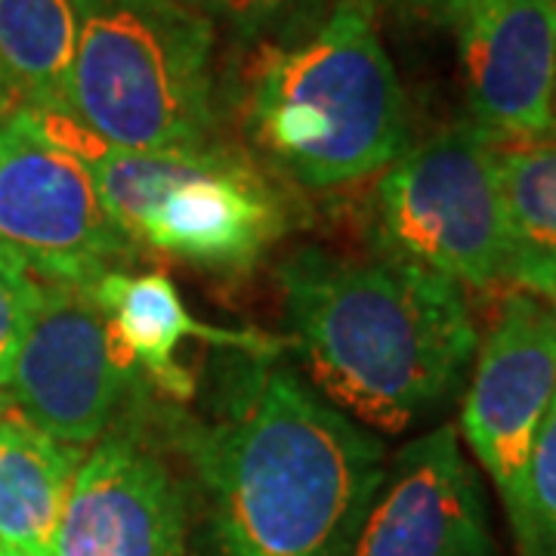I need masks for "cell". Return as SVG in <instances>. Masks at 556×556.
<instances>
[{"mask_svg":"<svg viewBox=\"0 0 556 556\" xmlns=\"http://www.w3.org/2000/svg\"><path fill=\"white\" fill-rule=\"evenodd\" d=\"M269 358L248 356L214 424L167 417L201 495L204 556H346L387 448Z\"/></svg>","mask_w":556,"mask_h":556,"instance_id":"1","label":"cell"},{"mask_svg":"<svg viewBox=\"0 0 556 556\" xmlns=\"http://www.w3.org/2000/svg\"><path fill=\"white\" fill-rule=\"evenodd\" d=\"M371 236L383 257L464 291L495 288L507 263L495 139L477 124H455L412 146L380 174Z\"/></svg>","mask_w":556,"mask_h":556,"instance_id":"6","label":"cell"},{"mask_svg":"<svg viewBox=\"0 0 556 556\" xmlns=\"http://www.w3.org/2000/svg\"><path fill=\"white\" fill-rule=\"evenodd\" d=\"M346 556H497L485 489L455 427L417 437L387 464Z\"/></svg>","mask_w":556,"mask_h":556,"instance_id":"12","label":"cell"},{"mask_svg":"<svg viewBox=\"0 0 556 556\" xmlns=\"http://www.w3.org/2000/svg\"><path fill=\"white\" fill-rule=\"evenodd\" d=\"M514 541L519 556H556V396L532 448L526 510Z\"/></svg>","mask_w":556,"mask_h":556,"instance_id":"18","label":"cell"},{"mask_svg":"<svg viewBox=\"0 0 556 556\" xmlns=\"http://www.w3.org/2000/svg\"><path fill=\"white\" fill-rule=\"evenodd\" d=\"M0 556H35V554L20 551V547H10V544H0Z\"/></svg>","mask_w":556,"mask_h":556,"instance_id":"23","label":"cell"},{"mask_svg":"<svg viewBox=\"0 0 556 556\" xmlns=\"http://www.w3.org/2000/svg\"><path fill=\"white\" fill-rule=\"evenodd\" d=\"M84 130L60 112L20 105L0 121V244L40 281L93 288L134 260L100 195Z\"/></svg>","mask_w":556,"mask_h":556,"instance_id":"7","label":"cell"},{"mask_svg":"<svg viewBox=\"0 0 556 556\" xmlns=\"http://www.w3.org/2000/svg\"><path fill=\"white\" fill-rule=\"evenodd\" d=\"M189 479L134 412L84 455L53 556H186Z\"/></svg>","mask_w":556,"mask_h":556,"instance_id":"10","label":"cell"},{"mask_svg":"<svg viewBox=\"0 0 556 556\" xmlns=\"http://www.w3.org/2000/svg\"><path fill=\"white\" fill-rule=\"evenodd\" d=\"M90 294L109 313L139 375L177 402L195 396V375L177 358L182 340H211L219 350H239L251 356H276L281 346H288V340H273L260 331H229L199 321L164 273H109L90 288Z\"/></svg>","mask_w":556,"mask_h":556,"instance_id":"13","label":"cell"},{"mask_svg":"<svg viewBox=\"0 0 556 556\" xmlns=\"http://www.w3.org/2000/svg\"><path fill=\"white\" fill-rule=\"evenodd\" d=\"M507 263L504 278L556 306V134L497 146Z\"/></svg>","mask_w":556,"mask_h":556,"instance_id":"15","label":"cell"},{"mask_svg":"<svg viewBox=\"0 0 556 556\" xmlns=\"http://www.w3.org/2000/svg\"><path fill=\"white\" fill-rule=\"evenodd\" d=\"M556 396V306L526 291L501 300L477 350V368L460 408V433L495 482L517 532L538 430Z\"/></svg>","mask_w":556,"mask_h":556,"instance_id":"9","label":"cell"},{"mask_svg":"<svg viewBox=\"0 0 556 556\" xmlns=\"http://www.w3.org/2000/svg\"><path fill=\"white\" fill-rule=\"evenodd\" d=\"M20 109V100H16V93L10 90V84L0 78V121L7 118L10 112H16Z\"/></svg>","mask_w":556,"mask_h":556,"instance_id":"21","label":"cell"},{"mask_svg":"<svg viewBox=\"0 0 556 556\" xmlns=\"http://www.w3.org/2000/svg\"><path fill=\"white\" fill-rule=\"evenodd\" d=\"M75 0H0V78L35 112H65Z\"/></svg>","mask_w":556,"mask_h":556,"instance_id":"16","label":"cell"},{"mask_svg":"<svg viewBox=\"0 0 556 556\" xmlns=\"http://www.w3.org/2000/svg\"><path fill=\"white\" fill-rule=\"evenodd\" d=\"M554 102H556V97H554Z\"/></svg>","mask_w":556,"mask_h":556,"instance_id":"24","label":"cell"},{"mask_svg":"<svg viewBox=\"0 0 556 556\" xmlns=\"http://www.w3.org/2000/svg\"><path fill=\"white\" fill-rule=\"evenodd\" d=\"M84 155L109 214L134 244L236 273L288 229L276 189L229 149L124 152L84 134Z\"/></svg>","mask_w":556,"mask_h":556,"instance_id":"5","label":"cell"},{"mask_svg":"<svg viewBox=\"0 0 556 556\" xmlns=\"http://www.w3.org/2000/svg\"><path fill=\"white\" fill-rule=\"evenodd\" d=\"M13 408H16V405H13V399H10V393H3V390H0V420L10 415Z\"/></svg>","mask_w":556,"mask_h":556,"instance_id":"22","label":"cell"},{"mask_svg":"<svg viewBox=\"0 0 556 556\" xmlns=\"http://www.w3.org/2000/svg\"><path fill=\"white\" fill-rule=\"evenodd\" d=\"M142 375L90 288L40 281L10 399L65 445H93L142 402Z\"/></svg>","mask_w":556,"mask_h":556,"instance_id":"8","label":"cell"},{"mask_svg":"<svg viewBox=\"0 0 556 556\" xmlns=\"http://www.w3.org/2000/svg\"><path fill=\"white\" fill-rule=\"evenodd\" d=\"M84 452L35 427L16 408L0 420V544L53 556Z\"/></svg>","mask_w":556,"mask_h":556,"instance_id":"14","label":"cell"},{"mask_svg":"<svg viewBox=\"0 0 556 556\" xmlns=\"http://www.w3.org/2000/svg\"><path fill=\"white\" fill-rule=\"evenodd\" d=\"M380 3L396 10L399 16L420 22H439V25H448L452 13L460 7V0H380Z\"/></svg>","mask_w":556,"mask_h":556,"instance_id":"20","label":"cell"},{"mask_svg":"<svg viewBox=\"0 0 556 556\" xmlns=\"http://www.w3.org/2000/svg\"><path fill=\"white\" fill-rule=\"evenodd\" d=\"M211 25H226L236 38L263 47L291 43L328 16L331 0H177Z\"/></svg>","mask_w":556,"mask_h":556,"instance_id":"17","label":"cell"},{"mask_svg":"<svg viewBox=\"0 0 556 556\" xmlns=\"http://www.w3.org/2000/svg\"><path fill=\"white\" fill-rule=\"evenodd\" d=\"M244 134L303 189L375 177L412 149L408 102L371 0H338L309 35L260 50L244 90Z\"/></svg>","mask_w":556,"mask_h":556,"instance_id":"3","label":"cell"},{"mask_svg":"<svg viewBox=\"0 0 556 556\" xmlns=\"http://www.w3.org/2000/svg\"><path fill=\"white\" fill-rule=\"evenodd\" d=\"M278 288L309 387L371 433L396 437L439 412L477 358L464 288L415 263L298 248Z\"/></svg>","mask_w":556,"mask_h":556,"instance_id":"2","label":"cell"},{"mask_svg":"<svg viewBox=\"0 0 556 556\" xmlns=\"http://www.w3.org/2000/svg\"><path fill=\"white\" fill-rule=\"evenodd\" d=\"M40 278L31 266L0 244V390L10 387L25 334L38 309Z\"/></svg>","mask_w":556,"mask_h":556,"instance_id":"19","label":"cell"},{"mask_svg":"<svg viewBox=\"0 0 556 556\" xmlns=\"http://www.w3.org/2000/svg\"><path fill=\"white\" fill-rule=\"evenodd\" d=\"M448 25L470 124L497 146L556 134V0H460Z\"/></svg>","mask_w":556,"mask_h":556,"instance_id":"11","label":"cell"},{"mask_svg":"<svg viewBox=\"0 0 556 556\" xmlns=\"http://www.w3.org/2000/svg\"><path fill=\"white\" fill-rule=\"evenodd\" d=\"M65 118L109 149L207 146L217 28L177 0H75Z\"/></svg>","mask_w":556,"mask_h":556,"instance_id":"4","label":"cell"}]
</instances>
